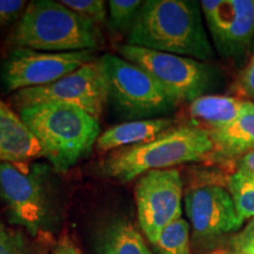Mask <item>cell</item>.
<instances>
[{"label":"cell","mask_w":254,"mask_h":254,"mask_svg":"<svg viewBox=\"0 0 254 254\" xmlns=\"http://www.w3.org/2000/svg\"><path fill=\"white\" fill-rule=\"evenodd\" d=\"M212 152L213 142L205 128L174 126L152 141L111 152L99 164L100 174L125 184L148 171L206 160Z\"/></svg>","instance_id":"3957f363"},{"label":"cell","mask_w":254,"mask_h":254,"mask_svg":"<svg viewBox=\"0 0 254 254\" xmlns=\"http://www.w3.org/2000/svg\"><path fill=\"white\" fill-rule=\"evenodd\" d=\"M152 245L157 254H190L189 222L183 218L173 221Z\"/></svg>","instance_id":"ffe728a7"},{"label":"cell","mask_w":254,"mask_h":254,"mask_svg":"<svg viewBox=\"0 0 254 254\" xmlns=\"http://www.w3.org/2000/svg\"><path fill=\"white\" fill-rule=\"evenodd\" d=\"M58 101L79 107L99 120L109 103L106 80L99 59L85 64L77 71L44 86L14 92L9 103L15 111L30 105Z\"/></svg>","instance_id":"ba28073f"},{"label":"cell","mask_w":254,"mask_h":254,"mask_svg":"<svg viewBox=\"0 0 254 254\" xmlns=\"http://www.w3.org/2000/svg\"><path fill=\"white\" fill-rule=\"evenodd\" d=\"M186 214L196 239L213 240L236 232L244 221L228 190L219 184L205 183L185 193Z\"/></svg>","instance_id":"7c38bea8"},{"label":"cell","mask_w":254,"mask_h":254,"mask_svg":"<svg viewBox=\"0 0 254 254\" xmlns=\"http://www.w3.org/2000/svg\"><path fill=\"white\" fill-rule=\"evenodd\" d=\"M97 254H153L133 222L114 215L98 226L94 236Z\"/></svg>","instance_id":"9a60e30c"},{"label":"cell","mask_w":254,"mask_h":254,"mask_svg":"<svg viewBox=\"0 0 254 254\" xmlns=\"http://www.w3.org/2000/svg\"><path fill=\"white\" fill-rule=\"evenodd\" d=\"M95 60L93 51L40 52L14 49L2 66V80L9 91L44 86Z\"/></svg>","instance_id":"8fae6325"},{"label":"cell","mask_w":254,"mask_h":254,"mask_svg":"<svg viewBox=\"0 0 254 254\" xmlns=\"http://www.w3.org/2000/svg\"><path fill=\"white\" fill-rule=\"evenodd\" d=\"M26 7L24 0H0V28L18 23Z\"/></svg>","instance_id":"603a6c76"},{"label":"cell","mask_w":254,"mask_h":254,"mask_svg":"<svg viewBox=\"0 0 254 254\" xmlns=\"http://www.w3.org/2000/svg\"><path fill=\"white\" fill-rule=\"evenodd\" d=\"M118 52L144 68L166 93L180 103H192L220 86L222 75L209 63L124 44Z\"/></svg>","instance_id":"8992f818"},{"label":"cell","mask_w":254,"mask_h":254,"mask_svg":"<svg viewBox=\"0 0 254 254\" xmlns=\"http://www.w3.org/2000/svg\"><path fill=\"white\" fill-rule=\"evenodd\" d=\"M126 44L205 63L214 58L200 2L192 0L144 1Z\"/></svg>","instance_id":"6da1fadb"},{"label":"cell","mask_w":254,"mask_h":254,"mask_svg":"<svg viewBox=\"0 0 254 254\" xmlns=\"http://www.w3.org/2000/svg\"><path fill=\"white\" fill-rule=\"evenodd\" d=\"M8 45L40 52L93 51L103 45L97 25L52 0H33L9 34Z\"/></svg>","instance_id":"277c9868"},{"label":"cell","mask_w":254,"mask_h":254,"mask_svg":"<svg viewBox=\"0 0 254 254\" xmlns=\"http://www.w3.org/2000/svg\"><path fill=\"white\" fill-rule=\"evenodd\" d=\"M43 157L40 145L18 113L0 98V163H27Z\"/></svg>","instance_id":"4fadbf2b"},{"label":"cell","mask_w":254,"mask_h":254,"mask_svg":"<svg viewBox=\"0 0 254 254\" xmlns=\"http://www.w3.org/2000/svg\"><path fill=\"white\" fill-rule=\"evenodd\" d=\"M238 91L254 103V55L238 77Z\"/></svg>","instance_id":"d4e9b609"},{"label":"cell","mask_w":254,"mask_h":254,"mask_svg":"<svg viewBox=\"0 0 254 254\" xmlns=\"http://www.w3.org/2000/svg\"><path fill=\"white\" fill-rule=\"evenodd\" d=\"M213 142L212 161L241 159L254 152V104L245 113L220 128L208 131Z\"/></svg>","instance_id":"5bb4252c"},{"label":"cell","mask_w":254,"mask_h":254,"mask_svg":"<svg viewBox=\"0 0 254 254\" xmlns=\"http://www.w3.org/2000/svg\"><path fill=\"white\" fill-rule=\"evenodd\" d=\"M107 86L109 103L124 118L153 119L176 109L178 103L153 78L128 60L114 55L99 59Z\"/></svg>","instance_id":"52a82bcc"},{"label":"cell","mask_w":254,"mask_h":254,"mask_svg":"<svg viewBox=\"0 0 254 254\" xmlns=\"http://www.w3.org/2000/svg\"><path fill=\"white\" fill-rule=\"evenodd\" d=\"M232 251L236 254H254V219L232 238Z\"/></svg>","instance_id":"cb8c5ba5"},{"label":"cell","mask_w":254,"mask_h":254,"mask_svg":"<svg viewBox=\"0 0 254 254\" xmlns=\"http://www.w3.org/2000/svg\"><path fill=\"white\" fill-rule=\"evenodd\" d=\"M60 2L95 25L106 20V2L103 0H62Z\"/></svg>","instance_id":"7402d4cb"},{"label":"cell","mask_w":254,"mask_h":254,"mask_svg":"<svg viewBox=\"0 0 254 254\" xmlns=\"http://www.w3.org/2000/svg\"><path fill=\"white\" fill-rule=\"evenodd\" d=\"M142 2L140 0H111L109 1L111 25L116 30L129 31Z\"/></svg>","instance_id":"44dd1931"},{"label":"cell","mask_w":254,"mask_h":254,"mask_svg":"<svg viewBox=\"0 0 254 254\" xmlns=\"http://www.w3.org/2000/svg\"><path fill=\"white\" fill-rule=\"evenodd\" d=\"M53 245L50 233L32 237L21 228L0 221V254H49Z\"/></svg>","instance_id":"ac0fdd59"},{"label":"cell","mask_w":254,"mask_h":254,"mask_svg":"<svg viewBox=\"0 0 254 254\" xmlns=\"http://www.w3.org/2000/svg\"><path fill=\"white\" fill-rule=\"evenodd\" d=\"M238 165H239V166L246 167L247 170L252 171L254 173V152L239 159V160H238Z\"/></svg>","instance_id":"4316f807"},{"label":"cell","mask_w":254,"mask_h":254,"mask_svg":"<svg viewBox=\"0 0 254 254\" xmlns=\"http://www.w3.org/2000/svg\"><path fill=\"white\" fill-rule=\"evenodd\" d=\"M200 7L219 56L240 62L252 52L254 0H202Z\"/></svg>","instance_id":"30bf717a"},{"label":"cell","mask_w":254,"mask_h":254,"mask_svg":"<svg viewBox=\"0 0 254 254\" xmlns=\"http://www.w3.org/2000/svg\"><path fill=\"white\" fill-rule=\"evenodd\" d=\"M52 254H81V252L71 237L64 236L55 245Z\"/></svg>","instance_id":"484cf974"},{"label":"cell","mask_w":254,"mask_h":254,"mask_svg":"<svg viewBox=\"0 0 254 254\" xmlns=\"http://www.w3.org/2000/svg\"><path fill=\"white\" fill-rule=\"evenodd\" d=\"M184 182L177 168L148 171L134 187L138 221L153 244L165 227L182 218Z\"/></svg>","instance_id":"9c48e42d"},{"label":"cell","mask_w":254,"mask_h":254,"mask_svg":"<svg viewBox=\"0 0 254 254\" xmlns=\"http://www.w3.org/2000/svg\"><path fill=\"white\" fill-rule=\"evenodd\" d=\"M17 113L37 139L43 157L59 173L86 157L100 136L99 120L69 104L46 101Z\"/></svg>","instance_id":"7a4b0ae2"},{"label":"cell","mask_w":254,"mask_h":254,"mask_svg":"<svg viewBox=\"0 0 254 254\" xmlns=\"http://www.w3.org/2000/svg\"><path fill=\"white\" fill-rule=\"evenodd\" d=\"M226 190L233 200L241 220L254 219V173L238 165L237 170L227 178Z\"/></svg>","instance_id":"d6986e66"},{"label":"cell","mask_w":254,"mask_h":254,"mask_svg":"<svg viewBox=\"0 0 254 254\" xmlns=\"http://www.w3.org/2000/svg\"><path fill=\"white\" fill-rule=\"evenodd\" d=\"M206 254H236L233 251H228V250H214L212 252H208Z\"/></svg>","instance_id":"83f0119b"},{"label":"cell","mask_w":254,"mask_h":254,"mask_svg":"<svg viewBox=\"0 0 254 254\" xmlns=\"http://www.w3.org/2000/svg\"><path fill=\"white\" fill-rule=\"evenodd\" d=\"M254 103L230 95L209 94L200 97L190 104L189 113L193 125L206 131L220 128L234 122L238 117L251 109Z\"/></svg>","instance_id":"e0dca14e"},{"label":"cell","mask_w":254,"mask_h":254,"mask_svg":"<svg viewBox=\"0 0 254 254\" xmlns=\"http://www.w3.org/2000/svg\"><path fill=\"white\" fill-rule=\"evenodd\" d=\"M172 127H174L173 120L168 118L131 120L110 127L101 133L95 147L100 153H111L120 148L152 141Z\"/></svg>","instance_id":"2e32d148"},{"label":"cell","mask_w":254,"mask_h":254,"mask_svg":"<svg viewBox=\"0 0 254 254\" xmlns=\"http://www.w3.org/2000/svg\"><path fill=\"white\" fill-rule=\"evenodd\" d=\"M51 165L0 163V200L11 224L32 237L50 233L57 207V180Z\"/></svg>","instance_id":"5b68a950"}]
</instances>
